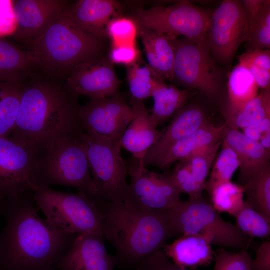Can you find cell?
Masks as SVG:
<instances>
[{"label":"cell","mask_w":270,"mask_h":270,"mask_svg":"<svg viewBox=\"0 0 270 270\" xmlns=\"http://www.w3.org/2000/svg\"><path fill=\"white\" fill-rule=\"evenodd\" d=\"M126 76L131 100L143 101L152 96L156 79L147 64L140 60L127 66Z\"/></svg>","instance_id":"d6a6232c"},{"label":"cell","mask_w":270,"mask_h":270,"mask_svg":"<svg viewBox=\"0 0 270 270\" xmlns=\"http://www.w3.org/2000/svg\"><path fill=\"white\" fill-rule=\"evenodd\" d=\"M34 194L8 203L0 234V270H54L76 236L42 218Z\"/></svg>","instance_id":"6da1fadb"},{"label":"cell","mask_w":270,"mask_h":270,"mask_svg":"<svg viewBox=\"0 0 270 270\" xmlns=\"http://www.w3.org/2000/svg\"><path fill=\"white\" fill-rule=\"evenodd\" d=\"M140 52L134 43L111 44L108 57L112 64H123L127 67L140 60Z\"/></svg>","instance_id":"60d3db41"},{"label":"cell","mask_w":270,"mask_h":270,"mask_svg":"<svg viewBox=\"0 0 270 270\" xmlns=\"http://www.w3.org/2000/svg\"><path fill=\"white\" fill-rule=\"evenodd\" d=\"M248 31L242 2L224 0L212 11L206 46L215 60L228 64L240 45L246 42Z\"/></svg>","instance_id":"4fadbf2b"},{"label":"cell","mask_w":270,"mask_h":270,"mask_svg":"<svg viewBox=\"0 0 270 270\" xmlns=\"http://www.w3.org/2000/svg\"><path fill=\"white\" fill-rule=\"evenodd\" d=\"M190 94L186 89H180L156 80L152 95L154 104L150 114L154 124L157 127L176 114L186 105Z\"/></svg>","instance_id":"484cf974"},{"label":"cell","mask_w":270,"mask_h":270,"mask_svg":"<svg viewBox=\"0 0 270 270\" xmlns=\"http://www.w3.org/2000/svg\"><path fill=\"white\" fill-rule=\"evenodd\" d=\"M22 82H0V137L9 136L16 119Z\"/></svg>","instance_id":"f546056e"},{"label":"cell","mask_w":270,"mask_h":270,"mask_svg":"<svg viewBox=\"0 0 270 270\" xmlns=\"http://www.w3.org/2000/svg\"><path fill=\"white\" fill-rule=\"evenodd\" d=\"M172 78L178 84L212 99L220 94L222 74L206 47L185 38L173 39Z\"/></svg>","instance_id":"8fae6325"},{"label":"cell","mask_w":270,"mask_h":270,"mask_svg":"<svg viewBox=\"0 0 270 270\" xmlns=\"http://www.w3.org/2000/svg\"><path fill=\"white\" fill-rule=\"evenodd\" d=\"M169 178L178 191L180 194H188L189 199L201 196L205 190V188L194 178L184 160L178 162Z\"/></svg>","instance_id":"f35d334b"},{"label":"cell","mask_w":270,"mask_h":270,"mask_svg":"<svg viewBox=\"0 0 270 270\" xmlns=\"http://www.w3.org/2000/svg\"><path fill=\"white\" fill-rule=\"evenodd\" d=\"M80 140L86 152L96 193L94 197L108 202H124L128 191L125 160L120 142L90 131H84Z\"/></svg>","instance_id":"ba28073f"},{"label":"cell","mask_w":270,"mask_h":270,"mask_svg":"<svg viewBox=\"0 0 270 270\" xmlns=\"http://www.w3.org/2000/svg\"><path fill=\"white\" fill-rule=\"evenodd\" d=\"M206 190L210 204L218 213H227L234 216L244 204V188L238 184L230 181Z\"/></svg>","instance_id":"4dcf8cb0"},{"label":"cell","mask_w":270,"mask_h":270,"mask_svg":"<svg viewBox=\"0 0 270 270\" xmlns=\"http://www.w3.org/2000/svg\"><path fill=\"white\" fill-rule=\"evenodd\" d=\"M222 140L235 152L238 158V184L242 186L250 178L270 164V152L258 142L248 138L239 130L226 126Z\"/></svg>","instance_id":"44dd1931"},{"label":"cell","mask_w":270,"mask_h":270,"mask_svg":"<svg viewBox=\"0 0 270 270\" xmlns=\"http://www.w3.org/2000/svg\"><path fill=\"white\" fill-rule=\"evenodd\" d=\"M212 12L192 2L180 0L166 6L137 8L131 17L138 28L158 32L173 38L182 36L206 46Z\"/></svg>","instance_id":"30bf717a"},{"label":"cell","mask_w":270,"mask_h":270,"mask_svg":"<svg viewBox=\"0 0 270 270\" xmlns=\"http://www.w3.org/2000/svg\"><path fill=\"white\" fill-rule=\"evenodd\" d=\"M44 188L40 174L39 150L12 136L0 137V206L2 212L8 202Z\"/></svg>","instance_id":"9c48e42d"},{"label":"cell","mask_w":270,"mask_h":270,"mask_svg":"<svg viewBox=\"0 0 270 270\" xmlns=\"http://www.w3.org/2000/svg\"><path fill=\"white\" fill-rule=\"evenodd\" d=\"M66 82L78 95L90 98L110 96L117 92L120 82L108 56L82 64L69 74Z\"/></svg>","instance_id":"2e32d148"},{"label":"cell","mask_w":270,"mask_h":270,"mask_svg":"<svg viewBox=\"0 0 270 270\" xmlns=\"http://www.w3.org/2000/svg\"><path fill=\"white\" fill-rule=\"evenodd\" d=\"M80 136L64 135L44 145L39 152L40 178L44 187H72L95 196L96 188Z\"/></svg>","instance_id":"8992f818"},{"label":"cell","mask_w":270,"mask_h":270,"mask_svg":"<svg viewBox=\"0 0 270 270\" xmlns=\"http://www.w3.org/2000/svg\"><path fill=\"white\" fill-rule=\"evenodd\" d=\"M251 270H270V241H264L256 248Z\"/></svg>","instance_id":"ee69618b"},{"label":"cell","mask_w":270,"mask_h":270,"mask_svg":"<svg viewBox=\"0 0 270 270\" xmlns=\"http://www.w3.org/2000/svg\"><path fill=\"white\" fill-rule=\"evenodd\" d=\"M78 96L66 81L34 72L22 82L18 115L9 136L39 151L57 137L79 136L84 130L78 118Z\"/></svg>","instance_id":"7a4b0ae2"},{"label":"cell","mask_w":270,"mask_h":270,"mask_svg":"<svg viewBox=\"0 0 270 270\" xmlns=\"http://www.w3.org/2000/svg\"><path fill=\"white\" fill-rule=\"evenodd\" d=\"M244 202L270 220V166L250 178L242 186Z\"/></svg>","instance_id":"f1b7e54d"},{"label":"cell","mask_w":270,"mask_h":270,"mask_svg":"<svg viewBox=\"0 0 270 270\" xmlns=\"http://www.w3.org/2000/svg\"><path fill=\"white\" fill-rule=\"evenodd\" d=\"M214 270H251L252 258L248 250L230 252L220 248L214 251Z\"/></svg>","instance_id":"ab89813d"},{"label":"cell","mask_w":270,"mask_h":270,"mask_svg":"<svg viewBox=\"0 0 270 270\" xmlns=\"http://www.w3.org/2000/svg\"><path fill=\"white\" fill-rule=\"evenodd\" d=\"M137 270H195L182 268L174 264L161 250L139 262Z\"/></svg>","instance_id":"b9f144b4"},{"label":"cell","mask_w":270,"mask_h":270,"mask_svg":"<svg viewBox=\"0 0 270 270\" xmlns=\"http://www.w3.org/2000/svg\"><path fill=\"white\" fill-rule=\"evenodd\" d=\"M234 216L236 226L249 238L265 239L270 237V220L245 202Z\"/></svg>","instance_id":"d590c367"},{"label":"cell","mask_w":270,"mask_h":270,"mask_svg":"<svg viewBox=\"0 0 270 270\" xmlns=\"http://www.w3.org/2000/svg\"><path fill=\"white\" fill-rule=\"evenodd\" d=\"M16 28L12 0H0V38L12 36Z\"/></svg>","instance_id":"7bdbcfd3"},{"label":"cell","mask_w":270,"mask_h":270,"mask_svg":"<svg viewBox=\"0 0 270 270\" xmlns=\"http://www.w3.org/2000/svg\"><path fill=\"white\" fill-rule=\"evenodd\" d=\"M122 10L120 3L114 0H78L70 1L62 15L104 42L108 38V24L121 16Z\"/></svg>","instance_id":"ac0fdd59"},{"label":"cell","mask_w":270,"mask_h":270,"mask_svg":"<svg viewBox=\"0 0 270 270\" xmlns=\"http://www.w3.org/2000/svg\"><path fill=\"white\" fill-rule=\"evenodd\" d=\"M14 38L28 45L40 38L62 16L67 0H16Z\"/></svg>","instance_id":"9a60e30c"},{"label":"cell","mask_w":270,"mask_h":270,"mask_svg":"<svg viewBox=\"0 0 270 270\" xmlns=\"http://www.w3.org/2000/svg\"><path fill=\"white\" fill-rule=\"evenodd\" d=\"M169 224L174 234H200L212 244L223 248L248 250L252 238L236 225L224 220L202 196L181 200L168 210Z\"/></svg>","instance_id":"5b68a950"},{"label":"cell","mask_w":270,"mask_h":270,"mask_svg":"<svg viewBox=\"0 0 270 270\" xmlns=\"http://www.w3.org/2000/svg\"><path fill=\"white\" fill-rule=\"evenodd\" d=\"M241 2L248 24L262 8L264 0H244Z\"/></svg>","instance_id":"bcb514c9"},{"label":"cell","mask_w":270,"mask_h":270,"mask_svg":"<svg viewBox=\"0 0 270 270\" xmlns=\"http://www.w3.org/2000/svg\"><path fill=\"white\" fill-rule=\"evenodd\" d=\"M29 46L38 71L59 81H66L76 66L104 56V42L62 15Z\"/></svg>","instance_id":"277c9868"},{"label":"cell","mask_w":270,"mask_h":270,"mask_svg":"<svg viewBox=\"0 0 270 270\" xmlns=\"http://www.w3.org/2000/svg\"><path fill=\"white\" fill-rule=\"evenodd\" d=\"M258 142L267 152H270V130L266 132Z\"/></svg>","instance_id":"7dc6e473"},{"label":"cell","mask_w":270,"mask_h":270,"mask_svg":"<svg viewBox=\"0 0 270 270\" xmlns=\"http://www.w3.org/2000/svg\"><path fill=\"white\" fill-rule=\"evenodd\" d=\"M222 140L206 147L191 155L184 160L193 176L206 188V178L209 174Z\"/></svg>","instance_id":"8d00e7d4"},{"label":"cell","mask_w":270,"mask_h":270,"mask_svg":"<svg viewBox=\"0 0 270 270\" xmlns=\"http://www.w3.org/2000/svg\"><path fill=\"white\" fill-rule=\"evenodd\" d=\"M209 121L205 110L197 105L184 106L178 111L164 130L158 142L143 158L145 166H155L166 151L175 142L191 134Z\"/></svg>","instance_id":"d6986e66"},{"label":"cell","mask_w":270,"mask_h":270,"mask_svg":"<svg viewBox=\"0 0 270 270\" xmlns=\"http://www.w3.org/2000/svg\"><path fill=\"white\" fill-rule=\"evenodd\" d=\"M35 204L53 226L75 234H98L103 236L102 214L86 194L64 192L45 187L34 194Z\"/></svg>","instance_id":"52a82bcc"},{"label":"cell","mask_w":270,"mask_h":270,"mask_svg":"<svg viewBox=\"0 0 270 270\" xmlns=\"http://www.w3.org/2000/svg\"><path fill=\"white\" fill-rule=\"evenodd\" d=\"M221 150L214 160L205 190L230 182L240 163L235 152L223 140Z\"/></svg>","instance_id":"1f68e13d"},{"label":"cell","mask_w":270,"mask_h":270,"mask_svg":"<svg viewBox=\"0 0 270 270\" xmlns=\"http://www.w3.org/2000/svg\"><path fill=\"white\" fill-rule=\"evenodd\" d=\"M33 52L0 38V82H22L38 71Z\"/></svg>","instance_id":"d4e9b609"},{"label":"cell","mask_w":270,"mask_h":270,"mask_svg":"<svg viewBox=\"0 0 270 270\" xmlns=\"http://www.w3.org/2000/svg\"><path fill=\"white\" fill-rule=\"evenodd\" d=\"M210 241L200 234L182 235L162 250L176 265L184 268L206 266L214 259V251Z\"/></svg>","instance_id":"603a6c76"},{"label":"cell","mask_w":270,"mask_h":270,"mask_svg":"<svg viewBox=\"0 0 270 270\" xmlns=\"http://www.w3.org/2000/svg\"><path fill=\"white\" fill-rule=\"evenodd\" d=\"M138 26L130 16H120L112 19L106 27V35L111 44L136 43Z\"/></svg>","instance_id":"74e56055"},{"label":"cell","mask_w":270,"mask_h":270,"mask_svg":"<svg viewBox=\"0 0 270 270\" xmlns=\"http://www.w3.org/2000/svg\"><path fill=\"white\" fill-rule=\"evenodd\" d=\"M2 208L1 206H0V214H2Z\"/></svg>","instance_id":"c3c4849f"},{"label":"cell","mask_w":270,"mask_h":270,"mask_svg":"<svg viewBox=\"0 0 270 270\" xmlns=\"http://www.w3.org/2000/svg\"><path fill=\"white\" fill-rule=\"evenodd\" d=\"M94 198L102 216L103 236L115 247L122 262L136 266L161 250L174 235L170 226L168 210H138L124 202Z\"/></svg>","instance_id":"3957f363"},{"label":"cell","mask_w":270,"mask_h":270,"mask_svg":"<svg viewBox=\"0 0 270 270\" xmlns=\"http://www.w3.org/2000/svg\"><path fill=\"white\" fill-rule=\"evenodd\" d=\"M242 130V132L247 138L254 141L258 142L266 132L270 130V116Z\"/></svg>","instance_id":"f6af8a7d"},{"label":"cell","mask_w":270,"mask_h":270,"mask_svg":"<svg viewBox=\"0 0 270 270\" xmlns=\"http://www.w3.org/2000/svg\"><path fill=\"white\" fill-rule=\"evenodd\" d=\"M98 234L78 235L56 266L58 270H114L115 259Z\"/></svg>","instance_id":"e0dca14e"},{"label":"cell","mask_w":270,"mask_h":270,"mask_svg":"<svg viewBox=\"0 0 270 270\" xmlns=\"http://www.w3.org/2000/svg\"><path fill=\"white\" fill-rule=\"evenodd\" d=\"M248 50L270 49V1L264 0L262 8L248 24Z\"/></svg>","instance_id":"836d02e7"},{"label":"cell","mask_w":270,"mask_h":270,"mask_svg":"<svg viewBox=\"0 0 270 270\" xmlns=\"http://www.w3.org/2000/svg\"><path fill=\"white\" fill-rule=\"evenodd\" d=\"M238 60L250 70L258 88L270 90V49L247 50Z\"/></svg>","instance_id":"e575fe53"},{"label":"cell","mask_w":270,"mask_h":270,"mask_svg":"<svg viewBox=\"0 0 270 270\" xmlns=\"http://www.w3.org/2000/svg\"><path fill=\"white\" fill-rule=\"evenodd\" d=\"M129 104L133 108L134 116L121 138V147L130 152L133 157L143 159L160 139L162 131L152 123L143 101L131 100Z\"/></svg>","instance_id":"ffe728a7"},{"label":"cell","mask_w":270,"mask_h":270,"mask_svg":"<svg viewBox=\"0 0 270 270\" xmlns=\"http://www.w3.org/2000/svg\"><path fill=\"white\" fill-rule=\"evenodd\" d=\"M138 35L142 44L147 64L154 78L172 80L174 57L173 38L164 34L138 28Z\"/></svg>","instance_id":"7402d4cb"},{"label":"cell","mask_w":270,"mask_h":270,"mask_svg":"<svg viewBox=\"0 0 270 270\" xmlns=\"http://www.w3.org/2000/svg\"><path fill=\"white\" fill-rule=\"evenodd\" d=\"M125 162L130 177L125 204L147 211L168 210L180 200L169 176L148 170L143 159L132 156Z\"/></svg>","instance_id":"7c38bea8"},{"label":"cell","mask_w":270,"mask_h":270,"mask_svg":"<svg viewBox=\"0 0 270 270\" xmlns=\"http://www.w3.org/2000/svg\"><path fill=\"white\" fill-rule=\"evenodd\" d=\"M126 96L118 92L106 98H90L80 106L78 118L84 131H90L120 142L134 116Z\"/></svg>","instance_id":"5bb4252c"},{"label":"cell","mask_w":270,"mask_h":270,"mask_svg":"<svg viewBox=\"0 0 270 270\" xmlns=\"http://www.w3.org/2000/svg\"><path fill=\"white\" fill-rule=\"evenodd\" d=\"M226 124L217 126L208 121L191 134L173 144L155 166L166 169L177 161L184 160L194 152L222 140Z\"/></svg>","instance_id":"cb8c5ba5"},{"label":"cell","mask_w":270,"mask_h":270,"mask_svg":"<svg viewBox=\"0 0 270 270\" xmlns=\"http://www.w3.org/2000/svg\"><path fill=\"white\" fill-rule=\"evenodd\" d=\"M223 116L227 126L239 130L252 125L270 116V90H262L254 98L236 108L226 106Z\"/></svg>","instance_id":"4316f807"},{"label":"cell","mask_w":270,"mask_h":270,"mask_svg":"<svg viewBox=\"0 0 270 270\" xmlns=\"http://www.w3.org/2000/svg\"><path fill=\"white\" fill-rule=\"evenodd\" d=\"M258 86L250 70L243 64H238L229 74L228 81L229 108H236L256 97Z\"/></svg>","instance_id":"83f0119b"}]
</instances>
